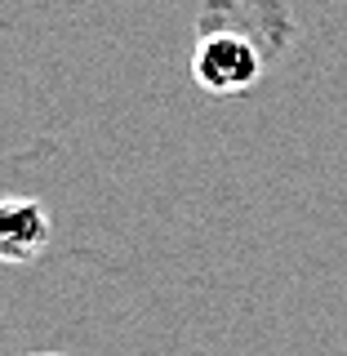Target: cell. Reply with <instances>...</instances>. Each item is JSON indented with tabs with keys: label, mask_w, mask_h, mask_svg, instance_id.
I'll list each match as a JSON object with an SVG mask.
<instances>
[{
	"label": "cell",
	"mask_w": 347,
	"mask_h": 356,
	"mask_svg": "<svg viewBox=\"0 0 347 356\" xmlns=\"http://www.w3.org/2000/svg\"><path fill=\"white\" fill-rule=\"evenodd\" d=\"M192 76L209 94H245V89H254L259 76H263V54H259V44L250 36H241V31H209V36H200V44H196Z\"/></svg>",
	"instance_id": "1"
},
{
	"label": "cell",
	"mask_w": 347,
	"mask_h": 356,
	"mask_svg": "<svg viewBox=\"0 0 347 356\" xmlns=\"http://www.w3.org/2000/svg\"><path fill=\"white\" fill-rule=\"evenodd\" d=\"M49 245V214L31 196H0V263H31Z\"/></svg>",
	"instance_id": "2"
},
{
	"label": "cell",
	"mask_w": 347,
	"mask_h": 356,
	"mask_svg": "<svg viewBox=\"0 0 347 356\" xmlns=\"http://www.w3.org/2000/svg\"><path fill=\"white\" fill-rule=\"evenodd\" d=\"M31 356H58V352H31Z\"/></svg>",
	"instance_id": "3"
}]
</instances>
